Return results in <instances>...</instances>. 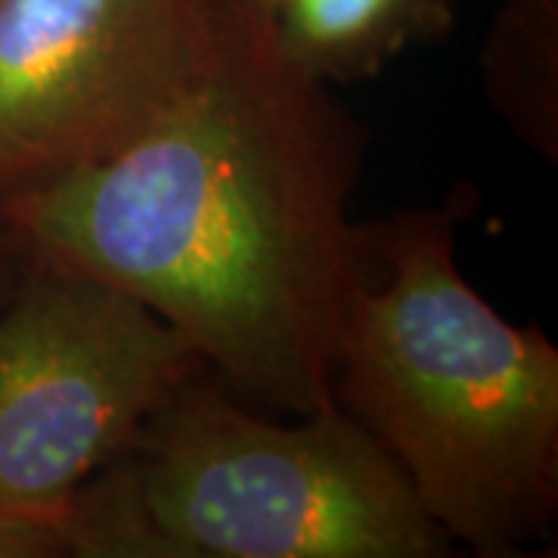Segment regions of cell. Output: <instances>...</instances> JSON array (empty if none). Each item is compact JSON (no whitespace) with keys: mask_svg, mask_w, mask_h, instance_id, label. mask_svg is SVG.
<instances>
[{"mask_svg":"<svg viewBox=\"0 0 558 558\" xmlns=\"http://www.w3.org/2000/svg\"><path fill=\"white\" fill-rule=\"evenodd\" d=\"M357 174V124L286 60L274 16L220 0L193 94L116 159L7 196L0 223L28 258L153 307L240 395L304 416L336 403Z\"/></svg>","mask_w":558,"mask_h":558,"instance_id":"obj_1","label":"cell"},{"mask_svg":"<svg viewBox=\"0 0 558 558\" xmlns=\"http://www.w3.org/2000/svg\"><path fill=\"white\" fill-rule=\"evenodd\" d=\"M457 223L450 202L357 227L332 395L447 537L524 556L558 519V351L465 282Z\"/></svg>","mask_w":558,"mask_h":558,"instance_id":"obj_2","label":"cell"},{"mask_svg":"<svg viewBox=\"0 0 558 558\" xmlns=\"http://www.w3.org/2000/svg\"><path fill=\"white\" fill-rule=\"evenodd\" d=\"M65 546L94 558H435L450 537L339 403L274 422L205 373L81 487Z\"/></svg>","mask_w":558,"mask_h":558,"instance_id":"obj_3","label":"cell"},{"mask_svg":"<svg viewBox=\"0 0 558 558\" xmlns=\"http://www.w3.org/2000/svg\"><path fill=\"white\" fill-rule=\"evenodd\" d=\"M211 373L199 348L134 295L28 258L0 301V519L65 549V515Z\"/></svg>","mask_w":558,"mask_h":558,"instance_id":"obj_4","label":"cell"},{"mask_svg":"<svg viewBox=\"0 0 558 558\" xmlns=\"http://www.w3.org/2000/svg\"><path fill=\"white\" fill-rule=\"evenodd\" d=\"M220 0H0V202L121 156L193 94Z\"/></svg>","mask_w":558,"mask_h":558,"instance_id":"obj_5","label":"cell"},{"mask_svg":"<svg viewBox=\"0 0 558 558\" xmlns=\"http://www.w3.org/2000/svg\"><path fill=\"white\" fill-rule=\"evenodd\" d=\"M457 0H286L274 16L279 50L319 84L376 75L413 40L450 28Z\"/></svg>","mask_w":558,"mask_h":558,"instance_id":"obj_6","label":"cell"},{"mask_svg":"<svg viewBox=\"0 0 558 558\" xmlns=\"http://www.w3.org/2000/svg\"><path fill=\"white\" fill-rule=\"evenodd\" d=\"M558 0H509L490 28L484 81L490 102L519 137L556 159Z\"/></svg>","mask_w":558,"mask_h":558,"instance_id":"obj_7","label":"cell"},{"mask_svg":"<svg viewBox=\"0 0 558 558\" xmlns=\"http://www.w3.org/2000/svg\"><path fill=\"white\" fill-rule=\"evenodd\" d=\"M57 539L0 519V558H60Z\"/></svg>","mask_w":558,"mask_h":558,"instance_id":"obj_8","label":"cell"},{"mask_svg":"<svg viewBox=\"0 0 558 558\" xmlns=\"http://www.w3.org/2000/svg\"><path fill=\"white\" fill-rule=\"evenodd\" d=\"M22 264H25V252L0 223V301L7 299V292L13 289V282L22 274Z\"/></svg>","mask_w":558,"mask_h":558,"instance_id":"obj_9","label":"cell"},{"mask_svg":"<svg viewBox=\"0 0 558 558\" xmlns=\"http://www.w3.org/2000/svg\"><path fill=\"white\" fill-rule=\"evenodd\" d=\"M252 3H258L264 13L277 16V10H279V7H282V3H286V0H252Z\"/></svg>","mask_w":558,"mask_h":558,"instance_id":"obj_10","label":"cell"}]
</instances>
